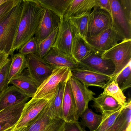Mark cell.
Instances as JSON below:
<instances>
[{
	"instance_id": "obj_14",
	"label": "cell",
	"mask_w": 131,
	"mask_h": 131,
	"mask_svg": "<svg viewBox=\"0 0 131 131\" xmlns=\"http://www.w3.org/2000/svg\"><path fill=\"white\" fill-rule=\"evenodd\" d=\"M46 108L36 119L27 125L26 131H63L66 122L62 119L50 118L47 114Z\"/></svg>"
},
{
	"instance_id": "obj_5",
	"label": "cell",
	"mask_w": 131,
	"mask_h": 131,
	"mask_svg": "<svg viewBox=\"0 0 131 131\" xmlns=\"http://www.w3.org/2000/svg\"><path fill=\"white\" fill-rule=\"evenodd\" d=\"M103 59L110 60L115 67L112 78L115 77L131 61V39H124L101 55Z\"/></svg>"
},
{
	"instance_id": "obj_28",
	"label": "cell",
	"mask_w": 131,
	"mask_h": 131,
	"mask_svg": "<svg viewBox=\"0 0 131 131\" xmlns=\"http://www.w3.org/2000/svg\"><path fill=\"white\" fill-rule=\"evenodd\" d=\"M27 68L26 56L17 53L11 58L9 72V82L13 78L21 74Z\"/></svg>"
},
{
	"instance_id": "obj_34",
	"label": "cell",
	"mask_w": 131,
	"mask_h": 131,
	"mask_svg": "<svg viewBox=\"0 0 131 131\" xmlns=\"http://www.w3.org/2000/svg\"><path fill=\"white\" fill-rule=\"evenodd\" d=\"M11 58H8L0 67V93L9 85V72Z\"/></svg>"
},
{
	"instance_id": "obj_30",
	"label": "cell",
	"mask_w": 131,
	"mask_h": 131,
	"mask_svg": "<svg viewBox=\"0 0 131 131\" xmlns=\"http://www.w3.org/2000/svg\"><path fill=\"white\" fill-rule=\"evenodd\" d=\"M131 61L110 82L114 80L123 92L131 87Z\"/></svg>"
},
{
	"instance_id": "obj_26",
	"label": "cell",
	"mask_w": 131,
	"mask_h": 131,
	"mask_svg": "<svg viewBox=\"0 0 131 131\" xmlns=\"http://www.w3.org/2000/svg\"><path fill=\"white\" fill-rule=\"evenodd\" d=\"M40 6L52 11L60 18L66 14L72 0H37Z\"/></svg>"
},
{
	"instance_id": "obj_36",
	"label": "cell",
	"mask_w": 131,
	"mask_h": 131,
	"mask_svg": "<svg viewBox=\"0 0 131 131\" xmlns=\"http://www.w3.org/2000/svg\"><path fill=\"white\" fill-rule=\"evenodd\" d=\"M19 1L20 0H7L6 2L0 6V23Z\"/></svg>"
},
{
	"instance_id": "obj_23",
	"label": "cell",
	"mask_w": 131,
	"mask_h": 131,
	"mask_svg": "<svg viewBox=\"0 0 131 131\" xmlns=\"http://www.w3.org/2000/svg\"><path fill=\"white\" fill-rule=\"evenodd\" d=\"M12 84L32 98L39 85L34 81L27 73L23 72L21 74L13 78L9 82Z\"/></svg>"
},
{
	"instance_id": "obj_19",
	"label": "cell",
	"mask_w": 131,
	"mask_h": 131,
	"mask_svg": "<svg viewBox=\"0 0 131 131\" xmlns=\"http://www.w3.org/2000/svg\"><path fill=\"white\" fill-rule=\"evenodd\" d=\"M96 5V0H72L63 19L68 20L72 17L89 14Z\"/></svg>"
},
{
	"instance_id": "obj_38",
	"label": "cell",
	"mask_w": 131,
	"mask_h": 131,
	"mask_svg": "<svg viewBox=\"0 0 131 131\" xmlns=\"http://www.w3.org/2000/svg\"><path fill=\"white\" fill-rule=\"evenodd\" d=\"M96 6L105 10L112 16V10L109 0H96Z\"/></svg>"
},
{
	"instance_id": "obj_22",
	"label": "cell",
	"mask_w": 131,
	"mask_h": 131,
	"mask_svg": "<svg viewBox=\"0 0 131 131\" xmlns=\"http://www.w3.org/2000/svg\"><path fill=\"white\" fill-rule=\"evenodd\" d=\"M43 59L53 68L67 67L72 71L79 67V64L74 60L57 52L52 48Z\"/></svg>"
},
{
	"instance_id": "obj_25",
	"label": "cell",
	"mask_w": 131,
	"mask_h": 131,
	"mask_svg": "<svg viewBox=\"0 0 131 131\" xmlns=\"http://www.w3.org/2000/svg\"><path fill=\"white\" fill-rule=\"evenodd\" d=\"M131 126V102L129 100L112 127L107 131H126Z\"/></svg>"
},
{
	"instance_id": "obj_33",
	"label": "cell",
	"mask_w": 131,
	"mask_h": 131,
	"mask_svg": "<svg viewBox=\"0 0 131 131\" xmlns=\"http://www.w3.org/2000/svg\"><path fill=\"white\" fill-rule=\"evenodd\" d=\"M124 106L117 111L102 115V119L100 125L93 131H107L113 125L118 116L122 110Z\"/></svg>"
},
{
	"instance_id": "obj_37",
	"label": "cell",
	"mask_w": 131,
	"mask_h": 131,
	"mask_svg": "<svg viewBox=\"0 0 131 131\" xmlns=\"http://www.w3.org/2000/svg\"><path fill=\"white\" fill-rule=\"evenodd\" d=\"M63 131H86L78 121L66 122Z\"/></svg>"
},
{
	"instance_id": "obj_17",
	"label": "cell",
	"mask_w": 131,
	"mask_h": 131,
	"mask_svg": "<svg viewBox=\"0 0 131 131\" xmlns=\"http://www.w3.org/2000/svg\"><path fill=\"white\" fill-rule=\"evenodd\" d=\"M27 102L0 111V131H5L16 126L21 116L24 107Z\"/></svg>"
},
{
	"instance_id": "obj_6",
	"label": "cell",
	"mask_w": 131,
	"mask_h": 131,
	"mask_svg": "<svg viewBox=\"0 0 131 131\" xmlns=\"http://www.w3.org/2000/svg\"><path fill=\"white\" fill-rule=\"evenodd\" d=\"M74 34L69 20L60 18L56 41L52 49L65 56L74 60L72 54V46Z\"/></svg>"
},
{
	"instance_id": "obj_7",
	"label": "cell",
	"mask_w": 131,
	"mask_h": 131,
	"mask_svg": "<svg viewBox=\"0 0 131 131\" xmlns=\"http://www.w3.org/2000/svg\"><path fill=\"white\" fill-rule=\"evenodd\" d=\"M112 27L111 15L105 10L95 6L89 15L87 38L95 36Z\"/></svg>"
},
{
	"instance_id": "obj_43",
	"label": "cell",
	"mask_w": 131,
	"mask_h": 131,
	"mask_svg": "<svg viewBox=\"0 0 131 131\" xmlns=\"http://www.w3.org/2000/svg\"><path fill=\"white\" fill-rule=\"evenodd\" d=\"M14 127H13V128H11L9 129H8V130H6V131H12V129H13V128H14Z\"/></svg>"
},
{
	"instance_id": "obj_27",
	"label": "cell",
	"mask_w": 131,
	"mask_h": 131,
	"mask_svg": "<svg viewBox=\"0 0 131 131\" xmlns=\"http://www.w3.org/2000/svg\"><path fill=\"white\" fill-rule=\"evenodd\" d=\"M90 14L72 17L68 20L74 34L79 35L85 41H86L88 35V20Z\"/></svg>"
},
{
	"instance_id": "obj_35",
	"label": "cell",
	"mask_w": 131,
	"mask_h": 131,
	"mask_svg": "<svg viewBox=\"0 0 131 131\" xmlns=\"http://www.w3.org/2000/svg\"><path fill=\"white\" fill-rule=\"evenodd\" d=\"M38 50L39 43L34 37L20 49L19 53L26 56L29 54H38Z\"/></svg>"
},
{
	"instance_id": "obj_15",
	"label": "cell",
	"mask_w": 131,
	"mask_h": 131,
	"mask_svg": "<svg viewBox=\"0 0 131 131\" xmlns=\"http://www.w3.org/2000/svg\"><path fill=\"white\" fill-rule=\"evenodd\" d=\"M60 18L54 13L44 9L42 19L34 36L38 43L49 36L58 28Z\"/></svg>"
},
{
	"instance_id": "obj_11",
	"label": "cell",
	"mask_w": 131,
	"mask_h": 131,
	"mask_svg": "<svg viewBox=\"0 0 131 131\" xmlns=\"http://www.w3.org/2000/svg\"><path fill=\"white\" fill-rule=\"evenodd\" d=\"M77 108L79 116L88 108L89 103L94 99L95 93L78 80L71 77L69 80Z\"/></svg>"
},
{
	"instance_id": "obj_10",
	"label": "cell",
	"mask_w": 131,
	"mask_h": 131,
	"mask_svg": "<svg viewBox=\"0 0 131 131\" xmlns=\"http://www.w3.org/2000/svg\"><path fill=\"white\" fill-rule=\"evenodd\" d=\"M71 72L73 77L87 87L95 86L104 89L112 78L111 76L81 67Z\"/></svg>"
},
{
	"instance_id": "obj_13",
	"label": "cell",
	"mask_w": 131,
	"mask_h": 131,
	"mask_svg": "<svg viewBox=\"0 0 131 131\" xmlns=\"http://www.w3.org/2000/svg\"><path fill=\"white\" fill-rule=\"evenodd\" d=\"M50 101L32 98L25 104L20 118L16 125V128L27 125L36 119L44 110Z\"/></svg>"
},
{
	"instance_id": "obj_4",
	"label": "cell",
	"mask_w": 131,
	"mask_h": 131,
	"mask_svg": "<svg viewBox=\"0 0 131 131\" xmlns=\"http://www.w3.org/2000/svg\"><path fill=\"white\" fill-rule=\"evenodd\" d=\"M72 76V72L69 68H54L51 75L40 85L32 98L50 101L54 97L59 85L69 80Z\"/></svg>"
},
{
	"instance_id": "obj_20",
	"label": "cell",
	"mask_w": 131,
	"mask_h": 131,
	"mask_svg": "<svg viewBox=\"0 0 131 131\" xmlns=\"http://www.w3.org/2000/svg\"><path fill=\"white\" fill-rule=\"evenodd\" d=\"M68 81L59 85L54 97L46 108L47 114L51 118L63 119V99L65 85Z\"/></svg>"
},
{
	"instance_id": "obj_39",
	"label": "cell",
	"mask_w": 131,
	"mask_h": 131,
	"mask_svg": "<svg viewBox=\"0 0 131 131\" xmlns=\"http://www.w3.org/2000/svg\"><path fill=\"white\" fill-rule=\"evenodd\" d=\"M9 55L0 51V67L6 60L9 58Z\"/></svg>"
},
{
	"instance_id": "obj_42",
	"label": "cell",
	"mask_w": 131,
	"mask_h": 131,
	"mask_svg": "<svg viewBox=\"0 0 131 131\" xmlns=\"http://www.w3.org/2000/svg\"><path fill=\"white\" fill-rule=\"evenodd\" d=\"M131 126H130L128 128V129L126 130V131H131Z\"/></svg>"
},
{
	"instance_id": "obj_24",
	"label": "cell",
	"mask_w": 131,
	"mask_h": 131,
	"mask_svg": "<svg viewBox=\"0 0 131 131\" xmlns=\"http://www.w3.org/2000/svg\"><path fill=\"white\" fill-rule=\"evenodd\" d=\"M93 101L92 106L102 115L117 111L123 107L113 97L102 93L94 98Z\"/></svg>"
},
{
	"instance_id": "obj_3",
	"label": "cell",
	"mask_w": 131,
	"mask_h": 131,
	"mask_svg": "<svg viewBox=\"0 0 131 131\" xmlns=\"http://www.w3.org/2000/svg\"><path fill=\"white\" fill-rule=\"evenodd\" d=\"M112 27L124 39H131V0H109Z\"/></svg>"
},
{
	"instance_id": "obj_2",
	"label": "cell",
	"mask_w": 131,
	"mask_h": 131,
	"mask_svg": "<svg viewBox=\"0 0 131 131\" xmlns=\"http://www.w3.org/2000/svg\"><path fill=\"white\" fill-rule=\"evenodd\" d=\"M23 0H20L0 23V51L10 55L23 10Z\"/></svg>"
},
{
	"instance_id": "obj_1",
	"label": "cell",
	"mask_w": 131,
	"mask_h": 131,
	"mask_svg": "<svg viewBox=\"0 0 131 131\" xmlns=\"http://www.w3.org/2000/svg\"><path fill=\"white\" fill-rule=\"evenodd\" d=\"M23 10L10 55L34 37L44 9L37 0H23Z\"/></svg>"
},
{
	"instance_id": "obj_40",
	"label": "cell",
	"mask_w": 131,
	"mask_h": 131,
	"mask_svg": "<svg viewBox=\"0 0 131 131\" xmlns=\"http://www.w3.org/2000/svg\"><path fill=\"white\" fill-rule=\"evenodd\" d=\"M27 126V125L19 128H16L15 126L11 131H26Z\"/></svg>"
},
{
	"instance_id": "obj_9",
	"label": "cell",
	"mask_w": 131,
	"mask_h": 131,
	"mask_svg": "<svg viewBox=\"0 0 131 131\" xmlns=\"http://www.w3.org/2000/svg\"><path fill=\"white\" fill-rule=\"evenodd\" d=\"M123 40V37L112 27L95 36L88 37L86 41L94 49L103 52L118 44L119 41Z\"/></svg>"
},
{
	"instance_id": "obj_31",
	"label": "cell",
	"mask_w": 131,
	"mask_h": 131,
	"mask_svg": "<svg viewBox=\"0 0 131 131\" xmlns=\"http://www.w3.org/2000/svg\"><path fill=\"white\" fill-rule=\"evenodd\" d=\"M102 93L113 97L122 106L125 105L127 103L123 92L114 80H112L107 84Z\"/></svg>"
},
{
	"instance_id": "obj_12",
	"label": "cell",
	"mask_w": 131,
	"mask_h": 131,
	"mask_svg": "<svg viewBox=\"0 0 131 131\" xmlns=\"http://www.w3.org/2000/svg\"><path fill=\"white\" fill-rule=\"evenodd\" d=\"M102 53L93 52L79 64V67L112 76L115 72V66L111 60L102 58Z\"/></svg>"
},
{
	"instance_id": "obj_41",
	"label": "cell",
	"mask_w": 131,
	"mask_h": 131,
	"mask_svg": "<svg viewBox=\"0 0 131 131\" xmlns=\"http://www.w3.org/2000/svg\"><path fill=\"white\" fill-rule=\"evenodd\" d=\"M6 1L7 0H0V6Z\"/></svg>"
},
{
	"instance_id": "obj_8",
	"label": "cell",
	"mask_w": 131,
	"mask_h": 131,
	"mask_svg": "<svg viewBox=\"0 0 131 131\" xmlns=\"http://www.w3.org/2000/svg\"><path fill=\"white\" fill-rule=\"evenodd\" d=\"M26 57L28 74L40 85L51 75L54 68L38 54H29Z\"/></svg>"
},
{
	"instance_id": "obj_29",
	"label": "cell",
	"mask_w": 131,
	"mask_h": 131,
	"mask_svg": "<svg viewBox=\"0 0 131 131\" xmlns=\"http://www.w3.org/2000/svg\"><path fill=\"white\" fill-rule=\"evenodd\" d=\"M83 125L88 127L90 131L96 130L102 122V115L94 113L88 108L80 116Z\"/></svg>"
},
{
	"instance_id": "obj_18",
	"label": "cell",
	"mask_w": 131,
	"mask_h": 131,
	"mask_svg": "<svg viewBox=\"0 0 131 131\" xmlns=\"http://www.w3.org/2000/svg\"><path fill=\"white\" fill-rule=\"evenodd\" d=\"M69 80L66 83L64 89L62 103L63 119L66 122L78 121L80 117Z\"/></svg>"
},
{
	"instance_id": "obj_32",
	"label": "cell",
	"mask_w": 131,
	"mask_h": 131,
	"mask_svg": "<svg viewBox=\"0 0 131 131\" xmlns=\"http://www.w3.org/2000/svg\"><path fill=\"white\" fill-rule=\"evenodd\" d=\"M58 29L59 27L39 43L38 55L40 58L43 59L52 49L56 41Z\"/></svg>"
},
{
	"instance_id": "obj_16",
	"label": "cell",
	"mask_w": 131,
	"mask_h": 131,
	"mask_svg": "<svg viewBox=\"0 0 131 131\" xmlns=\"http://www.w3.org/2000/svg\"><path fill=\"white\" fill-rule=\"evenodd\" d=\"M31 98L14 85L8 86L0 93V111L24 102Z\"/></svg>"
},
{
	"instance_id": "obj_21",
	"label": "cell",
	"mask_w": 131,
	"mask_h": 131,
	"mask_svg": "<svg viewBox=\"0 0 131 131\" xmlns=\"http://www.w3.org/2000/svg\"><path fill=\"white\" fill-rule=\"evenodd\" d=\"M93 52L103 53L93 49L79 35L74 34L72 43V54L78 64Z\"/></svg>"
}]
</instances>
